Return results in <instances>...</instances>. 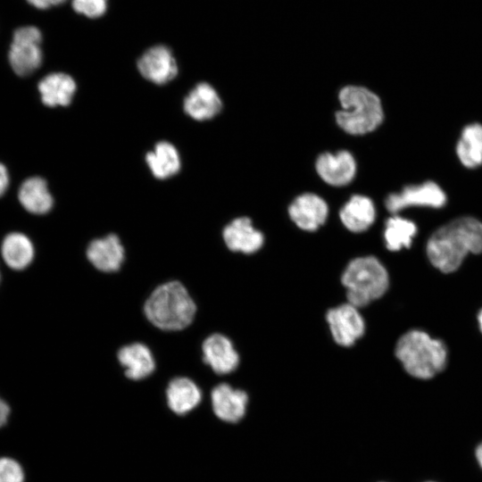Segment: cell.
Segmentation results:
<instances>
[{"instance_id": "cb8c5ba5", "label": "cell", "mask_w": 482, "mask_h": 482, "mask_svg": "<svg viewBox=\"0 0 482 482\" xmlns=\"http://www.w3.org/2000/svg\"><path fill=\"white\" fill-rule=\"evenodd\" d=\"M456 152L461 163L468 168H476L482 163V125L470 124L462 130Z\"/></svg>"}, {"instance_id": "5bb4252c", "label": "cell", "mask_w": 482, "mask_h": 482, "mask_svg": "<svg viewBox=\"0 0 482 482\" xmlns=\"http://www.w3.org/2000/svg\"><path fill=\"white\" fill-rule=\"evenodd\" d=\"M326 202L314 194H303L289 206L291 220L302 229L313 231L322 225L328 216Z\"/></svg>"}, {"instance_id": "d6a6232c", "label": "cell", "mask_w": 482, "mask_h": 482, "mask_svg": "<svg viewBox=\"0 0 482 482\" xmlns=\"http://www.w3.org/2000/svg\"><path fill=\"white\" fill-rule=\"evenodd\" d=\"M0 279H1V274H0Z\"/></svg>"}, {"instance_id": "8992f818", "label": "cell", "mask_w": 482, "mask_h": 482, "mask_svg": "<svg viewBox=\"0 0 482 482\" xmlns=\"http://www.w3.org/2000/svg\"><path fill=\"white\" fill-rule=\"evenodd\" d=\"M42 35L35 26L17 29L8 53L12 71L21 77H27L37 71L42 62Z\"/></svg>"}, {"instance_id": "3957f363", "label": "cell", "mask_w": 482, "mask_h": 482, "mask_svg": "<svg viewBox=\"0 0 482 482\" xmlns=\"http://www.w3.org/2000/svg\"><path fill=\"white\" fill-rule=\"evenodd\" d=\"M395 356L412 377L428 379L441 372L447 362L445 344L421 330H411L400 337Z\"/></svg>"}, {"instance_id": "f1b7e54d", "label": "cell", "mask_w": 482, "mask_h": 482, "mask_svg": "<svg viewBox=\"0 0 482 482\" xmlns=\"http://www.w3.org/2000/svg\"><path fill=\"white\" fill-rule=\"evenodd\" d=\"M10 183V177L6 167L0 162V197L6 192Z\"/></svg>"}, {"instance_id": "5b68a950", "label": "cell", "mask_w": 482, "mask_h": 482, "mask_svg": "<svg viewBox=\"0 0 482 482\" xmlns=\"http://www.w3.org/2000/svg\"><path fill=\"white\" fill-rule=\"evenodd\" d=\"M348 303L360 308L381 297L389 278L385 267L373 256L359 257L349 262L342 275Z\"/></svg>"}, {"instance_id": "44dd1931", "label": "cell", "mask_w": 482, "mask_h": 482, "mask_svg": "<svg viewBox=\"0 0 482 482\" xmlns=\"http://www.w3.org/2000/svg\"><path fill=\"white\" fill-rule=\"evenodd\" d=\"M1 254L9 268L22 270L32 263L35 248L25 234L11 232L2 241Z\"/></svg>"}, {"instance_id": "d4e9b609", "label": "cell", "mask_w": 482, "mask_h": 482, "mask_svg": "<svg viewBox=\"0 0 482 482\" xmlns=\"http://www.w3.org/2000/svg\"><path fill=\"white\" fill-rule=\"evenodd\" d=\"M416 232L417 227L412 221L399 216L389 218L386 222L384 233L387 249L399 251L403 247H409Z\"/></svg>"}, {"instance_id": "ba28073f", "label": "cell", "mask_w": 482, "mask_h": 482, "mask_svg": "<svg viewBox=\"0 0 482 482\" xmlns=\"http://www.w3.org/2000/svg\"><path fill=\"white\" fill-rule=\"evenodd\" d=\"M116 360L126 378L140 381L151 377L157 369V360L145 342L132 341L120 346Z\"/></svg>"}, {"instance_id": "836d02e7", "label": "cell", "mask_w": 482, "mask_h": 482, "mask_svg": "<svg viewBox=\"0 0 482 482\" xmlns=\"http://www.w3.org/2000/svg\"><path fill=\"white\" fill-rule=\"evenodd\" d=\"M106 1V0H105Z\"/></svg>"}, {"instance_id": "ac0fdd59", "label": "cell", "mask_w": 482, "mask_h": 482, "mask_svg": "<svg viewBox=\"0 0 482 482\" xmlns=\"http://www.w3.org/2000/svg\"><path fill=\"white\" fill-rule=\"evenodd\" d=\"M221 106L218 93L205 82L197 84L184 100L185 112L196 120L212 119L220 112Z\"/></svg>"}, {"instance_id": "603a6c76", "label": "cell", "mask_w": 482, "mask_h": 482, "mask_svg": "<svg viewBox=\"0 0 482 482\" xmlns=\"http://www.w3.org/2000/svg\"><path fill=\"white\" fill-rule=\"evenodd\" d=\"M146 162L154 177L164 179L175 175L180 169V158L174 145L159 142L146 154Z\"/></svg>"}, {"instance_id": "4dcf8cb0", "label": "cell", "mask_w": 482, "mask_h": 482, "mask_svg": "<svg viewBox=\"0 0 482 482\" xmlns=\"http://www.w3.org/2000/svg\"><path fill=\"white\" fill-rule=\"evenodd\" d=\"M476 459L482 469V443H480L476 449Z\"/></svg>"}, {"instance_id": "6da1fadb", "label": "cell", "mask_w": 482, "mask_h": 482, "mask_svg": "<svg viewBox=\"0 0 482 482\" xmlns=\"http://www.w3.org/2000/svg\"><path fill=\"white\" fill-rule=\"evenodd\" d=\"M145 320L163 333H179L190 328L197 317L198 305L188 287L179 279L156 285L142 305Z\"/></svg>"}, {"instance_id": "d6986e66", "label": "cell", "mask_w": 482, "mask_h": 482, "mask_svg": "<svg viewBox=\"0 0 482 482\" xmlns=\"http://www.w3.org/2000/svg\"><path fill=\"white\" fill-rule=\"evenodd\" d=\"M38 91L46 106H66L71 104L75 94L76 83L66 73L54 72L39 81Z\"/></svg>"}, {"instance_id": "1f68e13d", "label": "cell", "mask_w": 482, "mask_h": 482, "mask_svg": "<svg viewBox=\"0 0 482 482\" xmlns=\"http://www.w3.org/2000/svg\"><path fill=\"white\" fill-rule=\"evenodd\" d=\"M478 321L479 328L482 332V310L479 312L478 315Z\"/></svg>"}, {"instance_id": "4316f807", "label": "cell", "mask_w": 482, "mask_h": 482, "mask_svg": "<svg viewBox=\"0 0 482 482\" xmlns=\"http://www.w3.org/2000/svg\"><path fill=\"white\" fill-rule=\"evenodd\" d=\"M72 8L88 18L102 16L106 11L105 0H72Z\"/></svg>"}, {"instance_id": "ffe728a7", "label": "cell", "mask_w": 482, "mask_h": 482, "mask_svg": "<svg viewBox=\"0 0 482 482\" xmlns=\"http://www.w3.org/2000/svg\"><path fill=\"white\" fill-rule=\"evenodd\" d=\"M18 198L26 211L36 215L46 214L54 206V198L47 183L40 177L25 179L19 188Z\"/></svg>"}, {"instance_id": "277c9868", "label": "cell", "mask_w": 482, "mask_h": 482, "mask_svg": "<svg viewBox=\"0 0 482 482\" xmlns=\"http://www.w3.org/2000/svg\"><path fill=\"white\" fill-rule=\"evenodd\" d=\"M342 109L336 113L337 124L345 132L362 135L374 130L383 120L381 103L369 89L347 86L341 89Z\"/></svg>"}, {"instance_id": "e0dca14e", "label": "cell", "mask_w": 482, "mask_h": 482, "mask_svg": "<svg viewBox=\"0 0 482 482\" xmlns=\"http://www.w3.org/2000/svg\"><path fill=\"white\" fill-rule=\"evenodd\" d=\"M165 396L169 408L178 415H184L201 403L203 395L192 378L178 376L169 381Z\"/></svg>"}, {"instance_id": "4fadbf2b", "label": "cell", "mask_w": 482, "mask_h": 482, "mask_svg": "<svg viewBox=\"0 0 482 482\" xmlns=\"http://www.w3.org/2000/svg\"><path fill=\"white\" fill-rule=\"evenodd\" d=\"M211 401L213 412L220 420L236 423L245 414L248 395L243 390L221 383L212 388Z\"/></svg>"}, {"instance_id": "52a82bcc", "label": "cell", "mask_w": 482, "mask_h": 482, "mask_svg": "<svg viewBox=\"0 0 482 482\" xmlns=\"http://www.w3.org/2000/svg\"><path fill=\"white\" fill-rule=\"evenodd\" d=\"M84 255L96 271L105 275L120 272L127 261L126 247L114 233L89 241Z\"/></svg>"}, {"instance_id": "7402d4cb", "label": "cell", "mask_w": 482, "mask_h": 482, "mask_svg": "<svg viewBox=\"0 0 482 482\" xmlns=\"http://www.w3.org/2000/svg\"><path fill=\"white\" fill-rule=\"evenodd\" d=\"M375 216L372 201L363 195H353L340 211L343 224L353 232L366 230L373 223Z\"/></svg>"}, {"instance_id": "9c48e42d", "label": "cell", "mask_w": 482, "mask_h": 482, "mask_svg": "<svg viewBox=\"0 0 482 482\" xmlns=\"http://www.w3.org/2000/svg\"><path fill=\"white\" fill-rule=\"evenodd\" d=\"M201 361L217 375L233 372L239 364V355L231 340L223 334L212 333L201 343Z\"/></svg>"}, {"instance_id": "7a4b0ae2", "label": "cell", "mask_w": 482, "mask_h": 482, "mask_svg": "<svg viewBox=\"0 0 482 482\" xmlns=\"http://www.w3.org/2000/svg\"><path fill=\"white\" fill-rule=\"evenodd\" d=\"M482 252V223L458 218L436 230L427 243L428 260L445 273L456 270L469 253Z\"/></svg>"}, {"instance_id": "30bf717a", "label": "cell", "mask_w": 482, "mask_h": 482, "mask_svg": "<svg viewBox=\"0 0 482 482\" xmlns=\"http://www.w3.org/2000/svg\"><path fill=\"white\" fill-rule=\"evenodd\" d=\"M446 201L444 191L432 181L421 185L405 187L401 193L391 194L386 199V207L392 212L410 206L442 207Z\"/></svg>"}, {"instance_id": "7c38bea8", "label": "cell", "mask_w": 482, "mask_h": 482, "mask_svg": "<svg viewBox=\"0 0 482 482\" xmlns=\"http://www.w3.org/2000/svg\"><path fill=\"white\" fill-rule=\"evenodd\" d=\"M137 69L145 79L159 85L172 80L178 73L171 51L162 45L147 49L138 59Z\"/></svg>"}, {"instance_id": "8fae6325", "label": "cell", "mask_w": 482, "mask_h": 482, "mask_svg": "<svg viewBox=\"0 0 482 482\" xmlns=\"http://www.w3.org/2000/svg\"><path fill=\"white\" fill-rule=\"evenodd\" d=\"M334 340L342 346H350L364 333V320L358 308L344 303L330 309L326 315Z\"/></svg>"}, {"instance_id": "484cf974", "label": "cell", "mask_w": 482, "mask_h": 482, "mask_svg": "<svg viewBox=\"0 0 482 482\" xmlns=\"http://www.w3.org/2000/svg\"><path fill=\"white\" fill-rule=\"evenodd\" d=\"M24 467L15 458L0 456V482H25Z\"/></svg>"}, {"instance_id": "83f0119b", "label": "cell", "mask_w": 482, "mask_h": 482, "mask_svg": "<svg viewBox=\"0 0 482 482\" xmlns=\"http://www.w3.org/2000/svg\"><path fill=\"white\" fill-rule=\"evenodd\" d=\"M11 414V406L4 398L0 396V429L8 424Z\"/></svg>"}, {"instance_id": "2e32d148", "label": "cell", "mask_w": 482, "mask_h": 482, "mask_svg": "<svg viewBox=\"0 0 482 482\" xmlns=\"http://www.w3.org/2000/svg\"><path fill=\"white\" fill-rule=\"evenodd\" d=\"M222 237L230 251L244 253H253L263 244L262 234L246 217L237 218L229 223L222 231Z\"/></svg>"}, {"instance_id": "9a60e30c", "label": "cell", "mask_w": 482, "mask_h": 482, "mask_svg": "<svg viewBox=\"0 0 482 482\" xmlns=\"http://www.w3.org/2000/svg\"><path fill=\"white\" fill-rule=\"evenodd\" d=\"M316 170L320 178L332 186H345L354 177L356 164L353 155L346 151L326 153L319 156Z\"/></svg>"}, {"instance_id": "f546056e", "label": "cell", "mask_w": 482, "mask_h": 482, "mask_svg": "<svg viewBox=\"0 0 482 482\" xmlns=\"http://www.w3.org/2000/svg\"><path fill=\"white\" fill-rule=\"evenodd\" d=\"M37 9H47L51 6L63 4L66 0H27Z\"/></svg>"}]
</instances>
